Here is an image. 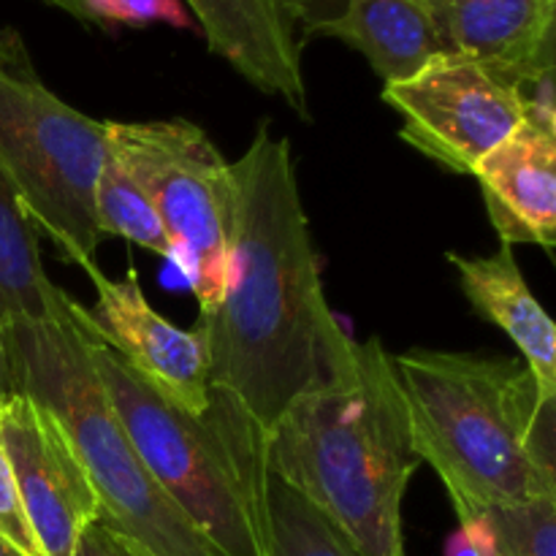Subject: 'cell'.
<instances>
[{
    "mask_svg": "<svg viewBox=\"0 0 556 556\" xmlns=\"http://www.w3.org/2000/svg\"><path fill=\"white\" fill-rule=\"evenodd\" d=\"M109 155L136 179L172 242V261L188 280L199 315L220 304L233 228L231 163L190 119H106Z\"/></svg>",
    "mask_w": 556,
    "mask_h": 556,
    "instance_id": "52a82bcc",
    "label": "cell"
},
{
    "mask_svg": "<svg viewBox=\"0 0 556 556\" xmlns=\"http://www.w3.org/2000/svg\"><path fill=\"white\" fill-rule=\"evenodd\" d=\"M11 396H14V380H11L9 358H5L3 340H0V402L11 400Z\"/></svg>",
    "mask_w": 556,
    "mask_h": 556,
    "instance_id": "cb8c5ba5",
    "label": "cell"
},
{
    "mask_svg": "<svg viewBox=\"0 0 556 556\" xmlns=\"http://www.w3.org/2000/svg\"><path fill=\"white\" fill-rule=\"evenodd\" d=\"M90 351L103 391L157 486L223 556H269L266 434L226 396L210 391V407L193 416L96 337Z\"/></svg>",
    "mask_w": 556,
    "mask_h": 556,
    "instance_id": "277c9868",
    "label": "cell"
},
{
    "mask_svg": "<svg viewBox=\"0 0 556 556\" xmlns=\"http://www.w3.org/2000/svg\"><path fill=\"white\" fill-rule=\"evenodd\" d=\"M394 362L378 337L299 396L266 438V470L318 508L358 556H407L402 500L418 470Z\"/></svg>",
    "mask_w": 556,
    "mask_h": 556,
    "instance_id": "7a4b0ae2",
    "label": "cell"
},
{
    "mask_svg": "<svg viewBox=\"0 0 556 556\" xmlns=\"http://www.w3.org/2000/svg\"><path fill=\"white\" fill-rule=\"evenodd\" d=\"M380 98L402 117V141L470 177L527 117L521 90L465 54H438L410 79L383 85Z\"/></svg>",
    "mask_w": 556,
    "mask_h": 556,
    "instance_id": "ba28073f",
    "label": "cell"
},
{
    "mask_svg": "<svg viewBox=\"0 0 556 556\" xmlns=\"http://www.w3.org/2000/svg\"><path fill=\"white\" fill-rule=\"evenodd\" d=\"M212 54L309 119L302 36L286 0H185Z\"/></svg>",
    "mask_w": 556,
    "mask_h": 556,
    "instance_id": "7c38bea8",
    "label": "cell"
},
{
    "mask_svg": "<svg viewBox=\"0 0 556 556\" xmlns=\"http://www.w3.org/2000/svg\"><path fill=\"white\" fill-rule=\"evenodd\" d=\"M445 556H481V554H478L476 546L467 541L465 532L456 530L454 535L448 538V543H445Z\"/></svg>",
    "mask_w": 556,
    "mask_h": 556,
    "instance_id": "603a6c76",
    "label": "cell"
},
{
    "mask_svg": "<svg viewBox=\"0 0 556 556\" xmlns=\"http://www.w3.org/2000/svg\"><path fill=\"white\" fill-rule=\"evenodd\" d=\"M233 228L220 304L199 315L210 391L269 438L299 396L340 375L356 353L326 302L291 141L261 123L231 163Z\"/></svg>",
    "mask_w": 556,
    "mask_h": 556,
    "instance_id": "6da1fadb",
    "label": "cell"
},
{
    "mask_svg": "<svg viewBox=\"0 0 556 556\" xmlns=\"http://www.w3.org/2000/svg\"><path fill=\"white\" fill-rule=\"evenodd\" d=\"M74 299L49 280L36 226L0 163V331L74 320Z\"/></svg>",
    "mask_w": 556,
    "mask_h": 556,
    "instance_id": "9a60e30c",
    "label": "cell"
},
{
    "mask_svg": "<svg viewBox=\"0 0 556 556\" xmlns=\"http://www.w3.org/2000/svg\"><path fill=\"white\" fill-rule=\"evenodd\" d=\"M445 54H465L525 92L554 74L556 0H427Z\"/></svg>",
    "mask_w": 556,
    "mask_h": 556,
    "instance_id": "8fae6325",
    "label": "cell"
},
{
    "mask_svg": "<svg viewBox=\"0 0 556 556\" xmlns=\"http://www.w3.org/2000/svg\"><path fill=\"white\" fill-rule=\"evenodd\" d=\"M489 220L503 244H556V128L527 114L476 166Z\"/></svg>",
    "mask_w": 556,
    "mask_h": 556,
    "instance_id": "4fadbf2b",
    "label": "cell"
},
{
    "mask_svg": "<svg viewBox=\"0 0 556 556\" xmlns=\"http://www.w3.org/2000/svg\"><path fill=\"white\" fill-rule=\"evenodd\" d=\"M0 331L14 394L47 407L74 445L98 500V525L144 556H223L157 486L96 372L79 315Z\"/></svg>",
    "mask_w": 556,
    "mask_h": 556,
    "instance_id": "5b68a950",
    "label": "cell"
},
{
    "mask_svg": "<svg viewBox=\"0 0 556 556\" xmlns=\"http://www.w3.org/2000/svg\"><path fill=\"white\" fill-rule=\"evenodd\" d=\"M0 535L22 556H41V548H38L30 525H27L25 508H22L20 489H16L9 456H5L3 440H0Z\"/></svg>",
    "mask_w": 556,
    "mask_h": 556,
    "instance_id": "ffe728a7",
    "label": "cell"
},
{
    "mask_svg": "<svg viewBox=\"0 0 556 556\" xmlns=\"http://www.w3.org/2000/svg\"><path fill=\"white\" fill-rule=\"evenodd\" d=\"M41 3L52 5V9H58V11H63V14H68L71 20L81 22V25H96L90 9H87V0H41Z\"/></svg>",
    "mask_w": 556,
    "mask_h": 556,
    "instance_id": "7402d4cb",
    "label": "cell"
},
{
    "mask_svg": "<svg viewBox=\"0 0 556 556\" xmlns=\"http://www.w3.org/2000/svg\"><path fill=\"white\" fill-rule=\"evenodd\" d=\"M0 440L41 556H74L98 500L52 413L25 394L0 402Z\"/></svg>",
    "mask_w": 556,
    "mask_h": 556,
    "instance_id": "30bf717a",
    "label": "cell"
},
{
    "mask_svg": "<svg viewBox=\"0 0 556 556\" xmlns=\"http://www.w3.org/2000/svg\"><path fill=\"white\" fill-rule=\"evenodd\" d=\"M96 288V307L79 304V324L90 337L112 348L139 378L182 410L204 413L210 407V353L204 331L179 329L163 318L139 286L136 269L123 280H112L98 269L85 266Z\"/></svg>",
    "mask_w": 556,
    "mask_h": 556,
    "instance_id": "9c48e42d",
    "label": "cell"
},
{
    "mask_svg": "<svg viewBox=\"0 0 556 556\" xmlns=\"http://www.w3.org/2000/svg\"><path fill=\"white\" fill-rule=\"evenodd\" d=\"M74 556H144V554L96 521V525L87 527L85 535L79 538V546H76Z\"/></svg>",
    "mask_w": 556,
    "mask_h": 556,
    "instance_id": "44dd1931",
    "label": "cell"
},
{
    "mask_svg": "<svg viewBox=\"0 0 556 556\" xmlns=\"http://www.w3.org/2000/svg\"><path fill=\"white\" fill-rule=\"evenodd\" d=\"M109 161L106 119L54 96L16 27L0 30V163L38 233L68 264L96 261L92 193Z\"/></svg>",
    "mask_w": 556,
    "mask_h": 556,
    "instance_id": "8992f818",
    "label": "cell"
},
{
    "mask_svg": "<svg viewBox=\"0 0 556 556\" xmlns=\"http://www.w3.org/2000/svg\"><path fill=\"white\" fill-rule=\"evenodd\" d=\"M92 212H96V228L101 239H128V242L141 244V248L172 261V242H168V233L157 217L155 206L150 204L144 190L112 155L98 174Z\"/></svg>",
    "mask_w": 556,
    "mask_h": 556,
    "instance_id": "2e32d148",
    "label": "cell"
},
{
    "mask_svg": "<svg viewBox=\"0 0 556 556\" xmlns=\"http://www.w3.org/2000/svg\"><path fill=\"white\" fill-rule=\"evenodd\" d=\"M418 459L459 521L500 505L556 497L554 407L525 362L416 348L391 356Z\"/></svg>",
    "mask_w": 556,
    "mask_h": 556,
    "instance_id": "3957f363",
    "label": "cell"
},
{
    "mask_svg": "<svg viewBox=\"0 0 556 556\" xmlns=\"http://www.w3.org/2000/svg\"><path fill=\"white\" fill-rule=\"evenodd\" d=\"M497 538V556H556V497L483 510Z\"/></svg>",
    "mask_w": 556,
    "mask_h": 556,
    "instance_id": "ac0fdd59",
    "label": "cell"
},
{
    "mask_svg": "<svg viewBox=\"0 0 556 556\" xmlns=\"http://www.w3.org/2000/svg\"><path fill=\"white\" fill-rule=\"evenodd\" d=\"M96 25H130L141 27L150 22H166L172 27H190L182 0H87Z\"/></svg>",
    "mask_w": 556,
    "mask_h": 556,
    "instance_id": "d6986e66",
    "label": "cell"
},
{
    "mask_svg": "<svg viewBox=\"0 0 556 556\" xmlns=\"http://www.w3.org/2000/svg\"><path fill=\"white\" fill-rule=\"evenodd\" d=\"M0 556H22L20 552H16V548L14 546H11V543L9 541H5V538L3 535H0Z\"/></svg>",
    "mask_w": 556,
    "mask_h": 556,
    "instance_id": "d4e9b609",
    "label": "cell"
},
{
    "mask_svg": "<svg viewBox=\"0 0 556 556\" xmlns=\"http://www.w3.org/2000/svg\"><path fill=\"white\" fill-rule=\"evenodd\" d=\"M269 556H358L340 530L280 478L266 481Z\"/></svg>",
    "mask_w": 556,
    "mask_h": 556,
    "instance_id": "e0dca14e",
    "label": "cell"
},
{
    "mask_svg": "<svg viewBox=\"0 0 556 556\" xmlns=\"http://www.w3.org/2000/svg\"><path fill=\"white\" fill-rule=\"evenodd\" d=\"M448 261L476 315L510 337L535 378L541 400L556 402V326L527 286L514 248L500 242L492 255L470 258L448 253Z\"/></svg>",
    "mask_w": 556,
    "mask_h": 556,
    "instance_id": "5bb4252c",
    "label": "cell"
}]
</instances>
